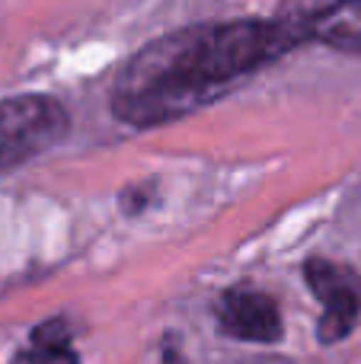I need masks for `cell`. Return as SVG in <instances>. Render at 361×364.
<instances>
[{
	"instance_id": "cell-1",
	"label": "cell",
	"mask_w": 361,
	"mask_h": 364,
	"mask_svg": "<svg viewBox=\"0 0 361 364\" xmlns=\"http://www.w3.org/2000/svg\"><path fill=\"white\" fill-rule=\"evenodd\" d=\"M301 42L304 36L298 19L185 26L153 38L119 70L109 106L122 125L131 128L179 122Z\"/></svg>"
},
{
	"instance_id": "cell-2",
	"label": "cell",
	"mask_w": 361,
	"mask_h": 364,
	"mask_svg": "<svg viewBox=\"0 0 361 364\" xmlns=\"http://www.w3.org/2000/svg\"><path fill=\"white\" fill-rule=\"evenodd\" d=\"M70 112L51 96H13L0 102V173H10L61 144Z\"/></svg>"
},
{
	"instance_id": "cell-3",
	"label": "cell",
	"mask_w": 361,
	"mask_h": 364,
	"mask_svg": "<svg viewBox=\"0 0 361 364\" xmlns=\"http://www.w3.org/2000/svg\"><path fill=\"white\" fill-rule=\"evenodd\" d=\"M311 291L323 304L320 316V339L339 342L355 329L361 316V275L349 265L330 262V259H311L304 265Z\"/></svg>"
},
{
	"instance_id": "cell-4",
	"label": "cell",
	"mask_w": 361,
	"mask_h": 364,
	"mask_svg": "<svg viewBox=\"0 0 361 364\" xmlns=\"http://www.w3.org/2000/svg\"><path fill=\"white\" fill-rule=\"evenodd\" d=\"M217 323L227 336L240 342H279L281 339V314L279 304L269 294L253 288H234L217 304Z\"/></svg>"
},
{
	"instance_id": "cell-5",
	"label": "cell",
	"mask_w": 361,
	"mask_h": 364,
	"mask_svg": "<svg viewBox=\"0 0 361 364\" xmlns=\"http://www.w3.org/2000/svg\"><path fill=\"white\" fill-rule=\"evenodd\" d=\"M301 36L317 38L336 51L361 55V0H333L298 16Z\"/></svg>"
},
{
	"instance_id": "cell-6",
	"label": "cell",
	"mask_w": 361,
	"mask_h": 364,
	"mask_svg": "<svg viewBox=\"0 0 361 364\" xmlns=\"http://www.w3.org/2000/svg\"><path fill=\"white\" fill-rule=\"evenodd\" d=\"M70 326L64 320H48L36 326L29 346L16 355V364H77V352L70 346Z\"/></svg>"
}]
</instances>
